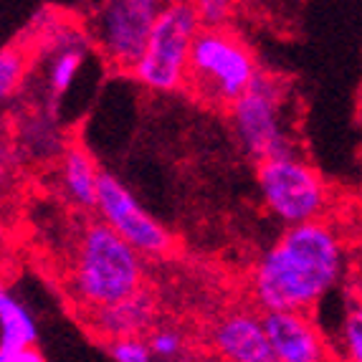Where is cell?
I'll list each match as a JSON object with an SVG mask.
<instances>
[{"mask_svg": "<svg viewBox=\"0 0 362 362\" xmlns=\"http://www.w3.org/2000/svg\"><path fill=\"white\" fill-rule=\"evenodd\" d=\"M342 233L329 221L284 228L251 272V299L261 314L312 312L344 274Z\"/></svg>", "mask_w": 362, "mask_h": 362, "instance_id": "cell-1", "label": "cell"}, {"mask_svg": "<svg viewBox=\"0 0 362 362\" xmlns=\"http://www.w3.org/2000/svg\"><path fill=\"white\" fill-rule=\"evenodd\" d=\"M64 289L78 317L147 289V261L102 221H86L71 243Z\"/></svg>", "mask_w": 362, "mask_h": 362, "instance_id": "cell-2", "label": "cell"}, {"mask_svg": "<svg viewBox=\"0 0 362 362\" xmlns=\"http://www.w3.org/2000/svg\"><path fill=\"white\" fill-rule=\"evenodd\" d=\"M261 74L254 49L246 38L228 28H200L190 51L185 89L193 99L228 112L254 86Z\"/></svg>", "mask_w": 362, "mask_h": 362, "instance_id": "cell-3", "label": "cell"}, {"mask_svg": "<svg viewBox=\"0 0 362 362\" xmlns=\"http://www.w3.org/2000/svg\"><path fill=\"white\" fill-rule=\"evenodd\" d=\"M256 182L266 211L286 228L325 221L332 206L329 182L299 155H281L256 163Z\"/></svg>", "mask_w": 362, "mask_h": 362, "instance_id": "cell-4", "label": "cell"}, {"mask_svg": "<svg viewBox=\"0 0 362 362\" xmlns=\"http://www.w3.org/2000/svg\"><path fill=\"white\" fill-rule=\"evenodd\" d=\"M198 30L195 3H165L152 25L145 54L134 64L129 76L157 94L182 91Z\"/></svg>", "mask_w": 362, "mask_h": 362, "instance_id": "cell-5", "label": "cell"}, {"mask_svg": "<svg viewBox=\"0 0 362 362\" xmlns=\"http://www.w3.org/2000/svg\"><path fill=\"white\" fill-rule=\"evenodd\" d=\"M165 8L160 0H107L86 16V36L115 71L129 74L150 41L152 25Z\"/></svg>", "mask_w": 362, "mask_h": 362, "instance_id": "cell-6", "label": "cell"}, {"mask_svg": "<svg viewBox=\"0 0 362 362\" xmlns=\"http://www.w3.org/2000/svg\"><path fill=\"white\" fill-rule=\"evenodd\" d=\"M233 132L241 147L256 163L272 157L294 155L284 127V84L274 74L261 71L254 86L228 109Z\"/></svg>", "mask_w": 362, "mask_h": 362, "instance_id": "cell-7", "label": "cell"}, {"mask_svg": "<svg viewBox=\"0 0 362 362\" xmlns=\"http://www.w3.org/2000/svg\"><path fill=\"white\" fill-rule=\"evenodd\" d=\"M94 213L145 261L168 259L177 248L175 235L139 206L137 198L129 193V187L107 170H102V177H99Z\"/></svg>", "mask_w": 362, "mask_h": 362, "instance_id": "cell-8", "label": "cell"}, {"mask_svg": "<svg viewBox=\"0 0 362 362\" xmlns=\"http://www.w3.org/2000/svg\"><path fill=\"white\" fill-rule=\"evenodd\" d=\"M208 344L221 362H274L264 314L256 307L226 309L213 320Z\"/></svg>", "mask_w": 362, "mask_h": 362, "instance_id": "cell-9", "label": "cell"}, {"mask_svg": "<svg viewBox=\"0 0 362 362\" xmlns=\"http://www.w3.org/2000/svg\"><path fill=\"white\" fill-rule=\"evenodd\" d=\"M264 327L274 362H329L327 339L309 312H269Z\"/></svg>", "mask_w": 362, "mask_h": 362, "instance_id": "cell-10", "label": "cell"}, {"mask_svg": "<svg viewBox=\"0 0 362 362\" xmlns=\"http://www.w3.org/2000/svg\"><path fill=\"white\" fill-rule=\"evenodd\" d=\"M157 314H160L157 296L150 289H142L124 302L81 314V322L99 342L109 347V344L122 342V339L147 337V332L157 325Z\"/></svg>", "mask_w": 362, "mask_h": 362, "instance_id": "cell-11", "label": "cell"}, {"mask_svg": "<svg viewBox=\"0 0 362 362\" xmlns=\"http://www.w3.org/2000/svg\"><path fill=\"white\" fill-rule=\"evenodd\" d=\"M102 168L81 139H69L59 157V180L64 198L78 211L97 208V190Z\"/></svg>", "mask_w": 362, "mask_h": 362, "instance_id": "cell-12", "label": "cell"}, {"mask_svg": "<svg viewBox=\"0 0 362 362\" xmlns=\"http://www.w3.org/2000/svg\"><path fill=\"white\" fill-rule=\"evenodd\" d=\"M41 36H49L54 43V56H51L49 64V89L51 97L59 99L69 91V86L74 84L78 69L84 66L86 59V49H84V38L89 41L86 33H78L76 38H61L64 30H43ZM36 36V38H41Z\"/></svg>", "mask_w": 362, "mask_h": 362, "instance_id": "cell-13", "label": "cell"}, {"mask_svg": "<svg viewBox=\"0 0 362 362\" xmlns=\"http://www.w3.org/2000/svg\"><path fill=\"white\" fill-rule=\"evenodd\" d=\"M38 327L18 296L0 281V347H36Z\"/></svg>", "mask_w": 362, "mask_h": 362, "instance_id": "cell-14", "label": "cell"}, {"mask_svg": "<svg viewBox=\"0 0 362 362\" xmlns=\"http://www.w3.org/2000/svg\"><path fill=\"white\" fill-rule=\"evenodd\" d=\"M30 59H33V51L25 38L23 41L18 38L0 49V104H6L21 89L28 74Z\"/></svg>", "mask_w": 362, "mask_h": 362, "instance_id": "cell-15", "label": "cell"}, {"mask_svg": "<svg viewBox=\"0 0 362 362\" xmlns=\"http://www.w3.org/2000/svg\"><path fill=\"white\" fill-rule=\"evenodd\" d=\"M147 347H150L155 362H182L187 360V344L190 339L185 337L182 329L173 325H163L157 322L145 337Z\"/></svg>", "mask_w": 362, "mask_h": 362, "instance_id": "cell-16", "label": "cell"}, {"mask_svg": "<svg viewBox=\"0 0 362 362\" xmlns=\"http://www.w3.org/2000/svg\"><path fill=\"white\" fill-rule=\"evenodd\" d=\"M342 357L344 362H362V299L352 302L344 314Z\"/></svg>", "mask_w": 362, "mask_h": 362, "instance_id": "cell-17", "label": "cell"}, {"mask_svg": "<svg viewBox=\"0 0 362 362\" xmlns=\"http://www.w3.org/2000/svg\"><path fill=\"white\" fill-rule=\"evenodd\" d=\"M233 3H223V0L195 3L200 28H228V25H233Z\"/></svg>", "mask_w": 362, "mask_h": 362, "instance_id": "cell-18", "label": "cell"}, {"mask_svg": "<svg viewBox=\"0 0 362 362\" xmlns=\"http://www.w3.org/2000/svg\"><path fill=\"white\" fill-rule=\"evenodd\" d=\"M109 355L115 362H155L150 347H147L145 337L137 339H122V342H115L107 347Z\"/></svg>", "mask_w": 362, "mask_h": 362, "instance_id": "cell-19", "label": "cell"}, {"mask_svg": "<svg viewBox=\"0 0 362 362\" xmlns=\"http://www.w3.org/2000/svg\"><path fill=\"white\" fill-rule=\"evenodd\" d=\"M16 182V157L6 139H0V200L8 198Z\"/></svg>", "mask_w": 362, "mask_h": 362, "instance_id": "cell-20", "label": "cell"}, {"mask_svg": "<svg viewBox=\"0 0 362 362\" xmlns=\"http://www.w3.org/2000/svg\"><path fill=\"white\" fill-rule=\"evenodd\" d=\"M0 362H46L38 347H0Z\"/></svg>", "mask_w": 362, "mask_h": 362, "instance_id": "cell-21", "label": "cell"}]
</instances>
